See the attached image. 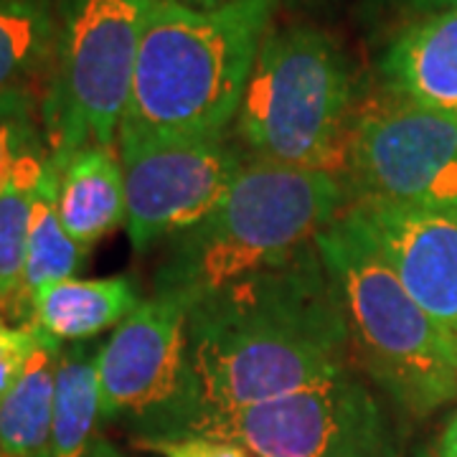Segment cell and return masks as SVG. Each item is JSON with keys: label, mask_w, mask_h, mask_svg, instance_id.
<instances>
[{"label": "cell", "mask_w": 457, "mask_h": 457, "mask_svg": "<svg viewBox=\"0 0 457 457\" xmlns=\"http://www.w3.org/2000/svg\"><path fill=\"white\" fill-rule=\"evenodd\" d=\"M186 336L196 425L353 371L341 295L318 245L198 297L186 311Z\"/></svg>", "instance_id": "6da1fadb"}, {"label": "cell", "mask_w": 457, "mask_h": 457, "mask_svg": "<svg viewBox=\"0 0 457 457\" xmlns=\"http://www.w3.org/2000/svg\"><path fill=\"white\" fill-rule=\"evenodd\" d=\"M279 0L196 11L153 0L117 137H227Z\"/></svg>", "instance_id": "7a4b0ae2"}, {"label": "cell", "mask_w": 457, "mask_h": 457, "mask_svg": "<svg viewBox=\"0 0 457 457\" xmlns=\"http://www.w3.org/2000/svg\"><path fill=\"white\" fill-rule=\"evenodd\" d=\"M345 201L341 176L246 161L212 212L165 242L153 295L176 297L188 311L228 282L290 262L318 245Z\"/></svg>", "instance_id": "3957f363"}, {"label": "cell", "mask_w": 457, "mask_h": 457, "mask_svg": "<svg viewBox=\"0 0 457 457\" xmlns=\"http://www.w3.org/2000/svg\"><path fill=\"white\" fill-rule=\"evenodd\" d=\"M356 74L326 29L272 26L234 130L249 161L341 176L356 122Z\"/></svg>", "instance_id": "277c9868"}, {"label": "cell", "mask_w": 457, "mask_h": 457, "mask_svg": "<svg viewBox=\"0 0 457 457\" xmlns=\"http://www.w3.org/2000/svg\"><path fill=\"white\" fill-rule=\"evenodd\" d=\"M320 260L341 295L353 363L411 417L457 399V333L404 290L345 213L318 237Z\"/></svg>", "instance_id": "5b68a950"}, {"label": "cell", "mask_w": 457, "mask_h": 457, "mask_svg": "<svg viewBox=\"0 0 457 457\" xmlns=\"http://www.w3.org/2000/svg\"><path fill=\"white\" fill-rule=\"evenodd\" d=\"M153 0H56V46L41 95L51 158L117 145Z\"/></svg>", "instance_id": "8992f818"}, {"label": "cell", "mask_w": 457, "mask_h": 457, "mask_svg": "<svg viewBox=\"0 0 457 457\" xmlns=\"http://www.w3.org/2000/svg\"><path fill=\"white\" fill-rule=\"evenodd\" d=\"M97 374L102 420L128 422L137 440L191 435L201 399L188 359L186 305L168 295L145 297L99 345Z\"/></svg>", "instance_id": "52a82bcc"}, {"label": "cell", "mask_w": 457, "mask_h": 457, "mask_svg": "<svg viewBox=\"0 0 457 457\" xmlns=\"http://www.w3.org/2000/svg\"><path fill=\"white\" fill-rule=\"evenodd\" d=\"M191 435L239 442L257 457H399L392 417L356 371L204 420Z\"/></svg>", "instance_id": "ba28073f"}, {"label": "cell", "mask_w": 457, "mask_h": 457, "mask_svg": "<svg viewBox=\"0 0 457 457\" xmlns=\"http://www.w3.org/2000/svg\"><path fill=\"white\" fill-rule=\"evenodd\" d=\"M343 183L353 201L457 209V112L394 97L361 110Z\"/></svg>", "instance_id": "9c48e42d"}, {"label": "cell", "mask_w": 457, "mask_h": 457, "mask_svg": "<svg viewBox=\"0 0 457 457\" xmlns=\"http://www.w3.org/2000/svg\"><path fill=\"white\" fill-rule=\"evenodd\" d=\"M128 198V237L147 252L201 221L245 168L242 147L227 137L150 140L117 137Z\"/></svg>", "instance_id": "30bf717a"}, {"label": "cell", "mask_w": 457, "mask_h": 457, "mask_svg": "<svg viewBox=\"0 0 457 457\" xmlns=\"http://www.w3.org/2000/svg\"><path fill=\"white\" fill-rule=\"evenodd\" d=\"M343 213L404 290L457 333V209L351 201Z\"/></svg>", "instance_id": "8fae6325"}, {"label": "cell", "mask_w": 457, "mask_h": 457, "mask_svg": "<svg viewBox=\"0 0 457 457\" xmlns=\"http://www.w3.org/2000/svg\"><path fill=\"white\" fill-rule=\"evenodd\" d=\"M386 97L457 112V11L402 23L376 59Z\"/></svg>", "instance_id": "7c38bea8"}, {"label": "cell", "mask_w": 457, "mask_h": 457, "mask_svg": "<svg viewBox=\"0 0 457 457\" xmlns=\"http://www.w3.org/2000/svg\"><path fill=\"white\" fill-rule=\"evenodd\" d=\"M56 163V212L66 234L92 249L99 239L128 224V198L120 158L110 147H84Z\"/></svg>", "instance_id": "4fadbf2b"}, {"label": "cell", "mask_w": 457, "mask_h": 457, "mask_svg": "<svg viewBox=\"0 0 457 457\" xmlns=\"http://www.w3.org/2000/svg\"><path fill=\"white\" fill-rule=\"evenodd\" d=\"M143 303L135 279H62L41 287L29 300V323L56 343H82L117 328Z\"/></svg>", "instance_id": "5bb4252c"}, {"label": "cell", "mask_w": 457, "mask_h": 457, "mask_svg": "<svg viewBox=\"0 0 457 457\" xmlns=\"http://www.w3.org/2000/svg\"><path fill=\"white\" fill-rule=\"evenodd\" d=\"M59 353L62 343L36 328L31 356L0 404V457H54V381Z\"/></svg>", "instance_id": "9a60e30c"}, {"label": "cell", "mask_w": 457, "mask_h": 457, "mask_svg": "<svg viewBox=\"0 0 457 457\" xmlns=\"http://www.w3.org/2000/svg\"><path fill=\"white\" fill-rule=\"evenodd\" d=\"M97 356L99 351L87 343L64 345L59 353L54 381V457H87L97 437L95 429L102 420Z\"/></svg>", "instance_id": "2e32d148"}, {"label": "cell", "mask_w": 457, "mask_h": 457, "mask_svg": "<svg viewBox=\"0 0 457 457\" xmlns=\"http://www.w3.org/2000/svg\"><path fill=\"white\" fill-rule=\"evenodd\" d=\"M56 46L54 0H0V95L49 77Z\"/></svg>", "instance_id": "e0dca14e"}, {"label": "cell", "mask_w": 457, "mask_h": 457, "mask_svg": "<svg viewBox=\"0 0 457 457\" xmlns=\"http://www.w3.org/2000/svg\"><path fill=\"white\" fill-rule=\"evenodd\" d=\"M56 183H59V173H56V163L49 155V163L44 170L41 186H38L36 204H33L26 270H23V279H21V290L16 295L18 303L23 300L26 305L41 287L74 278L87 257V249H82L66 234L64 224L59 219Z\"/></svg>", "instance_id": "ac0fdd59"}, {"label": "cell", "mask_w": 457, "mask_h": 457, "mask_svg": "<svg viewBox=\"0 0 457 457\" xmlns=\"http://www.w3.org/2000/svg\"><path fill=\"white\" fill-rule=\"evenodd\" d=\"M49 143L31 147L0 186V303L16 297L26 270L36 194L49 163Z\"/></svg>", "instance_id": "d6986e66"}, {"label": "cell", "mask_w": 457, "mask_h": 457, "mask_svg": "<svg viewBox=\"0 0 457 457\" xmlns=\"http://www.w3.org/2000/svg\"><path fill=\"white\" fill-rule=\"evenodd\" d=\"M41 143H46L41 97H36L33 89L0 95V186L18 158Z\"/></svg>", "instance_id": "ffe728a7"}, {"label": "cell", "mask_w": 457, "mask_h": 457, "mask_svg": "<svg viewBox=\"0 0 457 457\" xmlns=\"http://www.w3.org/2000/svg\"><path fill=\"white\" fill-rule=\"evenodd\" d=\"M36 343V328L33 326H8L0 315V404L16 378L23 371L26 361L31 356Z\"/></svg>", "instance_id": "44dd1931"}, {"label": "cell", "mask_w": 457, "mask_h": 457, "mask_svg": "<svg viewBox=\"0 0 457 457\" xmlns=\"http://www.w3.org/2000/svg\"><path fill=\"white\" fill-rule=\"evenodd\" d=\"M137 447L158 453L163 457H249L252 453L239 442L206 437V435H186L173 440H137Z\"/></svg>", "instance_id": "7402d4cb"}, {"label": "cell", "mask_w": 457, "mask_h": 457, "mask_svg": "<svg viewBox=\"0 0 457 457\" xmlns=\"http://www.w3.org/2000/svg\"><path fill=\"white\" fill-rule=\"evenodd\" d=\"M363 5L371 16L399 18L402 23L442 11H457V0H363Z\"/></svg>", "instance_id": "603a6c76"}, {"label": "cell", "mask_w": 457, "mask_h": 457, "mask_svg": "<svg viewBox=\"0 0 457 457\" xmlns=\"http://www.w3.org/2000/svg\"><path fill=\"white\" fill-rule=\"evenodd\" d=\"M440 455L442 457H457V411L453 420L447 422L440 440Z\"/></svg>", "instance_id": "cb8c5ba5"}, {"label": "cell", "mask_w": 457, "mask_h": 457, "mask_svg": "<svg viewBox=\"0 0 457 457\" xmlns=\"http://www.w3.org/2000/svg\"><path fill=\"white\" fill-rule=\"evenodd\" d=\"M87 457H128V455H122V453H120L110 440H104V437H95V442H92V447H89Z\"/></svg>", "instance_id": "d4e9b609"}, {"label": "cell", "mask_w": 457, "mask_h": 457, "mask_svg": "<svg viewBox=\"0 0 457 457\" xmlns=\"http://www.w3.org/2000/svg\"><path fill=\"white\" fill-rule=\"evenodd\" d=\"M168 3L186 5V8H196V11H213V8L228 5V3H234V0H168Z\"/></svg>", "instance_id": "484cf974"}]
</instances>
